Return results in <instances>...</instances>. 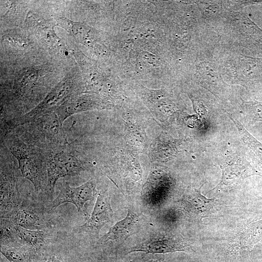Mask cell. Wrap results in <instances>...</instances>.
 I'll return each instance as SVG.
<instances>
[{"label":"cell","instance_id":"1","mask_svg":"<svg viewBox=\"0 0 262 262\" xmlns=\"http://www.w3.org/2000/svg\"><path fill=\"white\" fill-rule=\"evenodd\" d=\"M158 3L167 59L174 73L184 70L203 49L218 46L216 32L205 22L195 0Z\"/></svg>","mask_w":262,"mask_h":262},{"label":"cell","instance_id":"2","mask_svg":"<svg viewBox=\"0 0 262 262\" xmlns=\"http://www.w3.org/2000/svg\"><path fill=\"white\" fill-rule=\"evenodd\" d=\"M214 28L218 36V46L234 48L246 53H262V29L244 11L227 9Z\"/></svg>","mask_w":262,"mask_h":262},{"label":"cell","instance_id":"3","mask_svg":"<svg viewBox=\"0 0 262 262\" xmlns=\"http://www.w3.org/2000/svg\"><path fill=\"white\" fill-rule=\"evenodd\" d=\"M215 57L227 82L248 90L262 81V58L250 56L238 49L218 46Z\"/></svg>","mask_w":262,"mask_h":262},{"label":"cell","instance_id":"4","mask_svg":"<svg viewBox=\"0 0 262 262\" xmlns=\"http://www.w3.org/2000/svg\"><path fill=\"white\" fill-rule=\"evenodd\" d=\"M215 49H203L188 66L181 80L200 86L223 102L233 99L231 86L224 80L218 66L214 52Z\"/></svg>","mask_w":262,"mask_h":262},{"label":"cell","instance_id":"5","mask_svg":"<svg viewBox=\"0 0 262 262\" xmlns=\"http://www.w3.org/2000/svg\"><path fill=\"white\" fill-rule=\"evenodd\" d=\"M7 145L16 158L22 176L33 184L36 192H42L47 172L46 155L41 148L16 136H9Z\"/></svg>","mask_w":262,"mask_h":262},{"label":"cell","instance_id":"6","mask_svg":"<svg viewBox=\"0 0 262 262\" xmlns=\"http://www.w3.org/2000/svg\"><path fill=\"white\" fill-rule=\"evenodd\" d=\"M22 125L24 140L40 148L49 149L67 143L63 124L55 112H46Z\"/></svg>","mask_w":262,"mask_h":262},{"label":"cell","instance_id":"7","mask_svg":"<svg viewBox=\"0 0 262 262\" xmlns=\"http://www.w3.org/2000/svg\"><path fill=\"white\" fill-rule=\"evenodd\" d=\"M45 153L47 173V189L50 195L53 194L56 182L60 178L76 176L85 170L82 162L68 143L47 149Z\"/></svg>","mask_w":262,"mask_h":262},{"label":"cell","instance_id":"8","mask_svg":"<svg viewBox=\"0 0 262 262\" xmlns=\"http://www.w3.org/2000/svg\"><path fill=\"white\" fill-rule=\"evenodd\" d=\"M139 221V215L129 208L125 217L116 222L98 241L96 247L100 252L98 257H111V254L129 237L138 232Z\"/></svg>","mask_w":262,"mask_h":262},{"label":"cell","instance_id":"9","mask_svg":"<svg viewBox=\"0 0 262 262\" xmlns=\"http://www.w3.org/2000/svg\"><path fill=\"white\" fill-rule=\"evenodd\" d=\"M12 162L11 159L1 158L0 218H7L23 201L18 190L16 166Z\"/></svg>","mask_w":262,"mask_h":262},{"label":"cell","instance_id":"10","mask_svg":"<svg viewBox=\"0 0 262 262\" xmlns=\"http://www.w3.org/2000/svg\"><path fill=\"white\" fill-rule=\"evenodd\" d=\"M16 225L32 230L48 231L51 223L44 207L31 200H24L7 218Z\"/></svg>","mask_w":262,"mask_h":262},{"label":"cell","instance_id":"11","mask_svg":"<svg viewBox=\"0 0 262 262\" xmlns=\"http://www.w3.org/2000/svg\"><path fill=\"white\" fill-rule=\"evenodd\" d=\"M190 250V245L181 237L172 234H159L128 247L124 252L125 254L135 252L164 254Z\"/></svg>","mask_w":262,"mask_h":262},{"label":"cell","instance_id":"12","mask_svg":"<svg viewBox=\"0 0 262 262\" xmlns=\"http://www.w3.org/2000/svg\"><path fill=\"white\" fill-rule=\"evenodd\" d=\"M114 218V213L109 195L106 191L100 192L97 196L91 216L78 229L79 232L98 236L101 229L112 222Z\"/></svg>","mask_w":262,"mask_h":262},{"label":"cell","instance_id":"13","mask_svg":"<svg viewBox=\"0 0 262 262\" xmlns=\"http://www.w3.org/2000/svg\"><path fill=\"white\" fill-rule=\"evenodd\" d=\"M97 194L95 186L91 180L78 187H71L66 181L60 187L57 196L52 201L51 208L55 209L61 204L70 203L74 204L79 212L82 211L85 204L91 200Z\"/></svg>","mask_w":262,"mask_h":262},{"label":"cell","instance_id":"14","mask_svg":"<svg viewBox=\"0 0 262 262\" xmlns=\"http://www.w3.org/2000/svg\"><path fill=\"white\" fill-rule=\"evenodd\" d=\"M222 169L221 184L226 186L237 185L250 176L261 175L245 158L233 155L226 157Z\"/></svg>","mask_w":262,"mask_h":262},{"label":"cell","instance_id":"15","mask_svg":"<svg viewBox=\"0 0 262 262\" xmlns=\"http://www.w3.org/2000/svg\"><path fill=\"white\" fill-rule=\"evenodd\" d=\"M106 106L103 102L90 97H82L65 101L54 111L62 124L68 117L76 113Z\"/></svg>","mask_w":262,"mask_h":262},{"label":"cell","instance_id":"16","mask_svg":"<svg viewBox=\"0 0 262 262\" xmlns=\"http://www.w3.org/2000/svg\"><path fill=\"white\" fill-rule=\"evenodd\" d=\"M15 227L21 247L32 249L41 256L47 254L45 252L48 239L47 231L29 229L17 225Z\"/></svg>","mask_w":262,"mask_h":262},{"label":"cell","instance_id":"17","mask_svg":"<svg viewBox=\"0 0 262 262\" xmlns=\"http://www.w3.org/2000/svg\"><path fill=\"white\" fill-rule=\"evenodd\" d=\"M228 115L237 129L249 157L253 164L262 170V144L252 135L231 114H228Z\"/></svg>","mask_w":262,"mask_h":262},{"label":"cell","instance_id":"18","mask_svg":"<svg viewBox=\"0 0 262 262\" xmlns=\"http://www.w3.org/2000/svg\"><path fill=\"white\" fill-rule=\"evenodd\" d=\"M195 2L205 22L213 28L223 17L227 10L224 0H195Z\"/></svg>","mask_w":262,"mask_h":262},{"label":"cell","instance_id":"19","mask_svg":"<svg viewBox=\"0 0 262 262\" xmlns=\"http://www.w3.org/2000/svg\"><path fill=\"white\" fill-rule=\"evenodd\" d=\"M0 251L9 262H41L44 256L26 247L0 246Z\"/></svg>","mask_w":262,"mask_h":262},{"label":"cell","instance_id":"20","mask_svg":"<svg viewBox=\"0 0 262 262\" xmlns=\"http://www.w3.org/2000/svg\"><path fill=\"white\" fill-rule=\"evenodd\" d=\"M57 22L61 26L70 31L81 43L85 45L91 46L97 40L95 33L88 26L62 18L58 19Z\"/></svg>","mask_w":262,"mask_h":262},{"label":"cell","instance_id":"21","mask_svg":"<svg viewBox=\"0 0 262 262\" xmlns=\"http://www.w3.org/2000/svg\"><path fill=\"white\" fill-rule=\"evenodd\" d=\"M15 226L16 225L10 220L0 218V246L21 247Z\"/></svg>","mask_w":262,"mask_h":262},{"label":"cell","instance_id":"22","mask_svg":"<svg viewBox=\"0 0 262 262\" xmlns=\"http://www.w3.org/2000/svg\"><path fill=\"white\" fill-rule=\"evenodd\" d=\"M240 107L248 125H251L257 122H262V102L245 101L241 99Z\"/></svg>","mask_w":262,"mask_h":262},{"label":"cell","instance_id":"23","mask_svg":"<svg viewBox=\"0 0 262 262\" xmlns=\"http://www.w3.org/2000/svg\"><path fill=\"white\" fill-rule=\"evenodd\" d=\"M41 262H62L54 255H49L48 254L45 255Z\"/></svg>","mask_w":262,"mask_h":262},{"label":"cell","instance_id":"24","mask_svg":"<svg viewBox=\"0 0 262 262\" xmlns=\"http://www.w3.org/2000/svg\"><path fill=\"white\" fill-rule=\"evenodd\" d=\"M96 262H115L111 257H102L98 258Z\"/></svg>","mask_w":262,"mask_h":262},{"label":"cell","instance_id":"25","mask_svg":"<svg viewBox=\"0 0 262 262\" xmlns=\"http://www.w3.org/2000/svg\"><path fill=\"white\" fill-rule=\"evenodd\" d=\"M164 257H161L156 259H149L146 260L142 261V262H164Z\"/></svg>","mask_w":262,"mask_h":262}]
</instances>
